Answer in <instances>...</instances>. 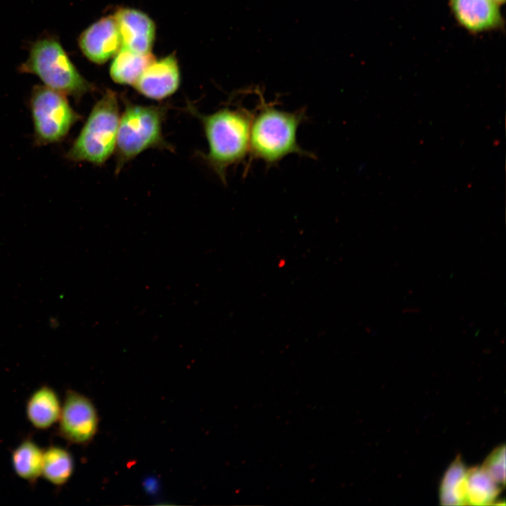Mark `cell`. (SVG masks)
<instances>
[{
	"mask_svg": "<svg viewBox=\"0 0 506 506\" xmlns=\"http://www.w3.org/2000/svg\"><path fill=\"white\" fill-rule=\"evenodd\" d=\"M202 125L208 143L203 160L226 183L227 171L240 163L249 153V135L254 112L243 106L223 107L208 115L188 107Z\"/></svg>",
	"mask_w": 506,
	"mask_h": 506,
	"instance_id": "1",
	"label": "cell"
},
{
	"mask_svg": "<svg viewBox=\"0 0 506 506\" xmlns=\"http://www.w3.org/2000/svg\"><path fill=\"white\" fill-rule=\"evenodd\" d=\"M257 95L259 103L250 129L249 164L259 160L271 166L290 154L313 158L315 155L303 149L297 138L299 126L306 119L305 110H280L275 107V102L265 100L259 87Z\"/></svg>",
	"mask_w": 506,
	"mask_h": 506,
	"instance_id": "2",
	"label": "cell"
},
{
	"mask_svg": "<svg viewBox=\"0 0 506 506\" xmlns=\"http://www.w3.org/2000/svg\"><path fill=\"white\" fill-rule=\"evenodd\" d=\"M18 71L34 74L44 86L76 100L95 90V86L79 73L54 35H44L34 41Z\"/></svg>",
	"mask_w": 506,
	"mask_h": 506,
	"instance_id": "3",
	"label": "cell"
},
{
	"mask_svg": "<svg viewBox=\"0 0 506 506\" xmlns=\"http://www.w3.org/2000/svg\"><path fill=\"white\" fill-rule=\"evenodd\" d=\"M120 114L117 93L107 89L93 106L65 157L74 162L103 164L115 153Z\"/></svg>",
	"mask_w": 506,
	"mask_h": 506,
	"instance_id": "4",
	"label": "cell"
},
{
	"mask_svg": "<svg viewBox=\"0 0 506 506\" xmlns=\"http://www.w3.org/2000/svg\"><path fill=\"white\" fill-rule=\"evenodd\" d=\"M166 113L167 107L163 105H137L125 100L115 150L116 174L146 150H173L162 133Z\"/></svg>",
	"mask_w": 506,
	"mask_h": 506,
	"instance_id": "5",
	"label": "cell"
},
{
	"mask_svg": "<svg viewBox=\"0 0 506 506\" xmlns=\"http://www.w3.org/2000/svg\"><path fill=\"white\" fill-rule=\"evenodd\" d=\"M34 143L44 146L63 141L81 116L65 94L46 86L36 85L30 98Z\"/></svg>",
	"mask_w": 506,
	"mask_h": 506,
	"instance_id": "6",
	"label": "cell"
},
{
	"mask_svg": "<svg viewBox=\"0 0 506 506\" xmlns=\"http://www.w3.org/2000/svg\"><path fill=\"white\" fill-rule=\"evenodd\" d=\"M57 433L69 443L85 446L95 437L99 417L92 401L83 394L69 389L62 401Z\"/></svg>",
	"mask_w": 506,
	"mask_h": 506,
	"instance_id": "7",
	"label": "cell"
},
{
	"mask_svg": "<svg viewBox=\"0 0 506 506\" xmlns=\"http://www.w3.org/2000/svg\"><path fill=\"white\" fill-rule=\"evenodd\" d=\"M79 47L84 56L96 64H103L122 48V39L114 15L103 17L80 34Z\"/></svg>",
	"mask_w": 506,
	"mask_h": 506,
	"instance_id": "8",
	"label": "cell"
},
{
	"mask_svg": "<svg viewBox=\"0 0 506 506\" xmlns=\"http://www.w3.org/2000/svg\"><path fill=\"white\" fill-rule=\"evenodd\" d=\"M448 5L456 22L469 33L504 28L500 5L493 0H448Z\"/></svg>",
	"mask_w": 506,
	"mask_h": 506,
	"instance_id": "9",
	"label": "cell"
},
{
	"mask_svg": "<svg viewBox=\"0 0 506 506\" xmlns=\"http://www.w3.org/2000/svg\"><path fill=\"white\" fill-rule=\"evenodd\" d=\"M180 82L178 61L175 56L169 55L153 60L133 86L143 96L160 100L174 94Z\"/></svg>",
	"mask_w": 506,
	"mask_h": 506,
	"instance_id": "10",
	"label": "cell"
},
{
	"mask_svg": "<svg viewBox=\"0 0 506 506\" xmlns=\"http://www.w3.org/2000/svg\"><path fill=\"white\" fill-rule=\"evenodd\" d=\"M114 17L122 39V48L145 54L150 53L155 37V25L145 13L130 8H122Z\"/></svg>",
	"mask_w": 506,
	"mask_h": 506,
	"instance_id": "11",
	"label": "cell"
},
{
	"mask_svg": "<svg viewBox=\"0 0 506 506\" xmlns=\"http://www.w3.org/2000/svg\"><path fill=\"white\" fill-rule=\"evenodd\" d=\"M62 402L51 387L44 384L29 396L25 405L26 417L33 427L46 430L57 424Z\"/></svg>",
	"mask_w": 506,
	"mask_h": 506,
	"instance_id": "12",
	"label": "cell"
},
{
	"mask_svg": "<svg viewBox=\"0 0 506 506\" xmlns=\"http://www.w3.org/2000/svg\"><path fill=\"white\" fill-rule=\"evenodd\" d=\"M155 60L151 52L142 54L121 48L110 65V77L117 84L133 86L144 70Z\"/></svg>",
	"mask_w": 506,
	"mask_h": 506,
	"instance_id": "13",
	"label": "cell"
},
{
	"mask_svg": "<svg viewBox=\"0 0 506 506\" xmlns=\"http://www.w3.org/2000/svg\"><path fill=\"white\" fill-rule=\"evenodd\" d=\"M44 449L32 439L22 440L11 453V462L17 476L29 484L41 476Z\"/></svg>",
	"mask_w": 506,
	"mask_h": 506,
	"instance_id": "14",
	"label": "cell"
},
{
	"mask_svg": "<svg viewBox=\"0 0 506 506\" xmlns=\"http://www.w3.org/2000/svg\"><path fill=\"white\" fill-rule=\"evenodd\" d=\"M74 460L66 448L51 445L44 449L41 476L55 486L67 484L74 472Z\"/></svg>",
	"mask_w": 506,
	"mask_h": 506,
	"instance_id": "15",
	"label": "cell"
},
{
	"mask_svg": "<svg viewBox=\"0 0 506 506\" xmlns=\"http://www.w3.org/2000/svg\"><path fill=\"white\" fill-rule=\"evenodd\" d=\"M467 469L460 456L446 471L439 487V500L443 505H464L466 500Z\"/></svg>",
	"mask_w": 506,
	"mask_h": 506,
	"instance_id": "16",
	"label": "cell"
},
{
	"mask_svg": "<svg viewBox=\"0 0 506 506\" xmlns=\"http://www.w3.org/2000/svg\"><path fill=\"white\" fill-rule=\"evenodd\" d=\"M500 493V485L495 483L481 467L467 469L466 476L467 505H491L496 500Z\"/></svg>",
	"mask_w": 506,
	"mask_h": 506,
	"instance_id": "17",
	"label": "cell"
},
{
	"mask_svg": "<svg viewBox=\"0 0 506 506\" xmlns=\"http://www.w3.org/2000/svg\"><path fill=\"white\" fill-rule=\"evenodd\" d=\"M482 469L498 485L505 483V446L495 448L486 458L481 467Z\"/></svg>",
	"mask_w": 506,
	"mask_h": 506,
	"instance_id": "18",
	"label": "cell"
},
{
	"mask_svg": "<svg viewBox=\"0 0 506 506\" xmlns=\"http://www.w3.org/2000/svg\"><path fill=\"white\" fill-rule=\"evenodd\" d=\"M493 1H495L496 4H498V5H502V4H505V0H493Z\"/></svg>",
	"mask_w": 506,
	"mask_h": 506,
	"instance_id": "19",
	"label": "cell"
}]
</instances>
